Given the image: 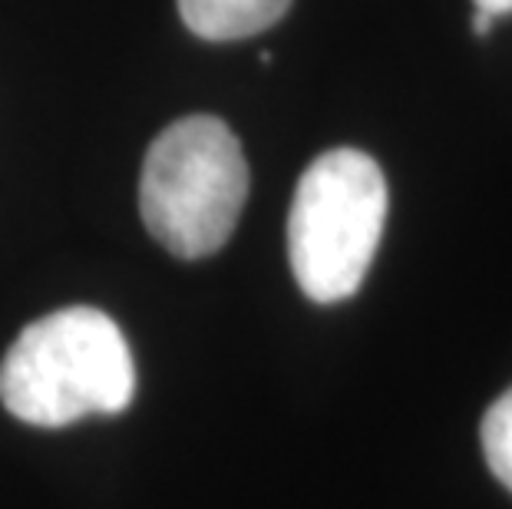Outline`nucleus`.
<instances>
[{"mask_svg": "<svg viewBox=\"0 0 512 509\" xmlns=\"http://www.w3.org/2000/svg\"><path fill=\"white\" fill-rule=\"evenodd\" d=\"M136 394L126 334L100 308L43 314L0 364V400L24 424L67 427L93 414H123Z\"/></svg>", "mask_w": 512, "mask_h": 509, "instance_id": "1", "label": "nucleus"}, {"mask_svg": "<svg viewBox=\"0 0 512 509\" xmlns=\"http://www.w3.org/2000/svg\"><path fill=\"white\" fill-rule=\"evenodd\" d=\"M248 199L242 143L215 116H185L149 146L139 209L149 235L179 258H205L228 242Z\"/></svg>", "mask_w": 512, "mask_h": 509, "instance_id": "2", "label": "nucleus"}, {"mask_svg": "<svg viewBox=\"0 0 512 509\" xmlns=\"http://www.w3.org/2000/svg\"><path fill=\"white\" fill-rule=\"evenodd\" d=\"M387 222V179L361 149H331L304 169L288 212L294 281L318 305L364 285Z\"/></svg>", "mask_w": 512, "mask_h": 509, "instance_id": "3", "label": "nucleus"}, {"mask_svg": "<svg viewBox=\"0 0 512 509\" xmlns=\"http://www.w3.org/2000/svg\"><path fill=\"white\" fill-rule=\"evenodd\" d=\"M291 0H179L185 27L202 40H245L275 27Z\"/></svg>", "mask_w": 512, "mask_h": 509, "instance_id": "4", "label": "nucleus"}, {"mask_svg": "<svg viewBox=\"0 0 512 509\" xmlns=\"http://www.w3.org/2000/svg\"><path fill=\"white\" fill-rule=\"evenodd\" d=\"M479 437H483L489 470L512 493V387L486 410Z\"/></svg>", "mask_w": 512, "mask_h": 509, "instance_id": "5", "label": "nucleus"}, {"mask_svg": "<svg viewBox=\"0 0 512 509\" xmlns=\"http://www.w3.org/2000/svg\"><path fill=\"white\" fill-rule=\"evenodd\" d=\"M476 10H486V14L493 17H503V14H512V0H473Z\"/></svg>", "mask_w": 512, "mask_h": 509, "instance_id": "6", "label": "nucleus"}, {"mask_svg": "<svg viewBox=\"0 0 512 509\" xmlns=\"http://www.w3.org/2000/svg\"><path fill=\"white\" fill-rule=\"evenodd\" d=\"M493 14H486V10H476L473 14V34H479V37H486L489 30H493Z\"/></svg>", "mask_w": 512, "mask_h": 509, "instance_id": "7", "label": "nucleus"}]
</instances>
